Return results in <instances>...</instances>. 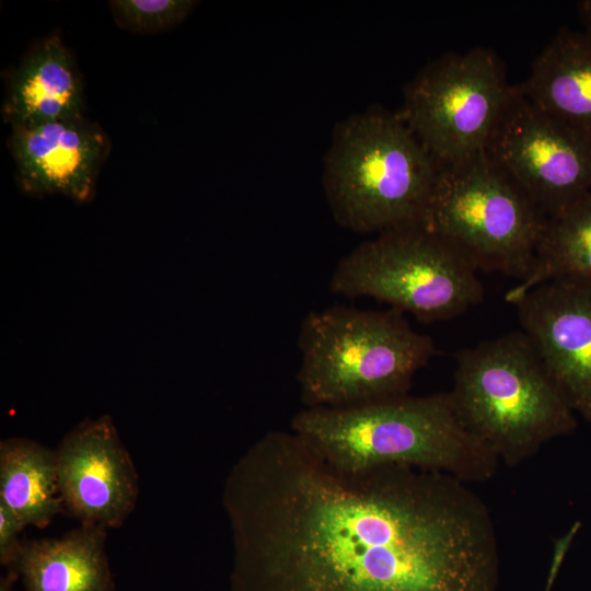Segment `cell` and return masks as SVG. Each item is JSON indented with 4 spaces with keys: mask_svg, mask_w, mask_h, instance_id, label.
<instances>
[{
    "mask_svg": "<svg viewBox=\"0 0 591 591\" xmlns=\"http://www.w3.org/2000/svg\"><path fill=\"white\" fill-rule=\"evenodd\" d=\"M298 347L305 407H348L408 394L414 375L437 354L403 312L332 306L302 321Z\"/></svg>",
    "mask_w": 591,
    "mask_h": 591,
    "instance_id": "obj_4",
    "label": "cell"
},
{
    "mask_svg": "<svg viewBox=\"0 0 591 591\" xmlns=\"http://www.w3.org/2000/svg\"><path fill=\"white\" fill-rule=\"evenodd\" d=\"M517 85L543 111L591 134V30L560 28Z\"/></svg>",
    "mask_w": 591,
    "mask_h": 591,
    "instance_id": "obj_15",
    "label": "cell"
},
{
    "mask_svg": "<svg viewBox=\"0 0 591 591\" xmlns=\"http://www.w3.org/2000/svg\"><path fill=\"white\" fill-rule=\"evenodd\" d=\"M65 512L81 524L119 528L138 498V475L109 416L85 419L55 451Z\"/></svg>",
    "mask_w": 591,
    "mask_h": 591,
    "instance_id": "obj_10",
    "label": "cell"
},
{
    "mask_svg": "<svg viewBox=\"0 0 591 591\" xmlns=\"http://www.w3.org/2000/svg\"><path fill=\"white\" fill-rule=\"evenodd\" d=\"M560 278L591 281V193L546 219L532 266L506 293L513 303L531 289Z\"/></svg>",
    "mask_w": 591,
    "mask_h": 591,
    "instance_id": "obj_17",
    "label": "cell"
},
{
    "mask_svg": "<svg viewBox=\"0 0 591 591\" xmlns=\"http://www.w3.org/2000/svg\"><path fill=\"white\" fill-rule=\"evenodd\" d=\"M512 304L567 402L591 422V281L551 280Z\"/></svg>",
    "mask_w": 591,
    "mask_h": 591,
    "instance_id": "obj_11",
    "label": "cell"
},
{
    "mask_svg": "<svg viewBox=\"0 0 591 591\" xmlns=\"http://www.w3.org/2000/svg\"><path fill=\"white\" fill-rule=\"evenodd\" d=\"M8 146L24 193L61 194L79 204L93 198L111 150L106 132L84 115L11 127Z\"/></svg>",
    "mask_w": 591,
    "mask_h": 591,
    "instance_id": "obj_12",
    "label": "cell"
},
{
    "mask_svg": "<svg viewBox=\"0 0 591 591\" xmlns=\"http://www.w3.org/2000/svg\"><path fill=\"white\" fill-rule=\"evenodd\" d=\"M577 8L584 28L591 30V0L578 2Z\"/></svg>",
    "mask_w": 591,
    "mask_h": 591,
    "instance_id": "obj_20",
    "label": "cell"
},
{
    "mask_svg": "<svg viewBox=\"0 0 591 591\" xmlns=\"http://www.w3.org/2000/svg\"><path fill=\"white\" fill-rule=\"evenodd\" d=\"M475 264L419 224L379 233L338 263L331 291L369 297L430 323L456 317L484 299Z\"/></svg>",
    "mask_w": 591,
    "mask_h": 591,
    "instance_id": "obj_7",
    "label": "cell"
},
{
    "mask_svg": "<svg viewBox=\"0 0 591 591\" xmlns=\"http://www.w3.org/2000/svg\"><path fill=\"white\" fill-rule=\"evenodd\" d=\"M291 431L331 466L362 473L405 465L466 484L489 480L499 460L460 419L450 392L348 407H305Z\"/></svg>",
    "mask_w": 591,
    "mask_h": 591,
    "instance_id": "obj_2",
    "label": "cell"
},
{
    "mask_svg": "<svg viewBox=\"0 0 591 591\" xmlns=\"http://www.w3.org/2000/svg\"><path fill=\"white\" fill-rule=\"evenodd\" d=\"M0 501L26 525L44 529L65 512L55 451L27 438L0 443Z\"/></svg>",
    "mask_w": 591,
    "mask_h": 591,
    "instance_id": "obj_16",
    "label": "cell"
},
{
    "mask_svg": "<svg viewBox=\"0 0 591 591\" xmlns=\"http://www.w3.org/2000/svg\"><path fill=\"white\" fill-rule=\"evenodd\" d=\"M438 169L398 113L373 106L335 127L324 187L340 225L381 233L420 222Z\"/></svg>",
    "mask_w": 591,
    "mask_h": 591,
    "instance_id": "obj_5",
    "label": "cell"
},
{
    "mask_svg": "<svg viewBox=\"0 0 591 591\" xmlns=\"http://www.w3.org/2000/svg\"><path fill=\"white\" fill-rule=\"evenodd\" d=\"M106 531L81 524L61 537L26 541L11 568L25 591H114Z\"/></svg>",
    "mask_w": 591,
    "mask_h": 591,
    "instance_id": "obj_14",
    "label": "cell"
},
{
    "mask_svg": "<svg viewBox=\"0 0 591 591\" xmlns=\"http://www.w3.org/2000/svg\"><path fill=\"white\" fill-rule=\"evenodd\" d=\"M485 151L546 218L591 193V134L543 111L517 84Z\"/></svg>",
    "mask_w": 591,
    "mask_h": 591,
    "instance_id": "obj_9",
    "label": "cell"
},
{
    "mask_svg": "<svg viewBox=\"0 0 591 591\" xmlns=\"http://www.w3.org/2000/svg\"><path fill=\"white\" fill-rule=\"evenodd\" d=\"M546 219L484 151L439 166L418 224L459 247L478 270L520 281Z\"/></svg>",
    "mask_w": 591,
    "mask_h": 591,
    "instance_id": "obj_6",
    "label": "cell"
},
{
    "mask_svg": "<svg viewBox=\"0 0 591 591\" xmlns=\"http://www.w3.org/2000/svg\"><path fill=\"white\" fill-rule=\"evenodd\" d=\"M223 502L231 591H496L499 548L483 499L442 472H341L292 431L233 466Z\"/></svg>",
    "mask_w": 591,
    "mask_h": 591,
    "instance_id": "obj_1",
    "label": "cell"
},
{
    "mask_svg": "<svg viewBox=\"0 0 591 591\" xmlns=\"http://www.w3.org/2000/svg\"><path fill=\"white\" fill-rule=\"evenodd\" d=\"M512 86L494 50L451 51L406 84L398 114L439 166L452 164L486 150Z\"/></svg>",
    "mask_w": 591,
    "mask_h": 591,
    "instance_id": "obj_8",
    "label": "cell"
},
{
    "mask_svg": "<svg viewBox=\"0 0 591 591\" xmlns=\"http://www.w3.org/2000/svg\"><path fill=\"white\" fill-rule=\"evenodd\" d=\"M455 363V410L499 462L518 466L577 428L576 413L522 331L462 349Z\"/></svg>",
    "mask_w": 591,
    "mask_h": 591,
    "instance_id": "obj_3",
    "label": "cell"
},
{
    "mask_svg": "<svg viewBox=\"0 0 591 591\" xmlns=\"http://www.w3.org/2000/svg\"><path fill=\"white\" fill-rule=\"evenodd\" d=\"M19 578L13 568H9L7 573L0 579V591H14V582Z\"/></svg>",
    "mask_w": 591,
    "mask_h": 591,
    "instance_id": "obj_21",
    "label": "cell"
},
{
    "mask_svg": "<svg viewBox=\"0 0 591 591\" xmlns=\"http://www.w3.org/2000/svg\"><path fill=\"white\" fill-rule=\"evenodd\" d=\"M25 526L14 513L0 501V563L11 568L16 563L23 543L19 535Z\"/></svg>",
    "mask_w": 591,
    "mask_h": 591,
    "instance_id": "obj_19",
    "label": "cell"
},
{
    "mask_svg": "<svg viewBox=\"0 0 591 591\" xmlns=\"http://www.w3.org/2000/svg\"><path fill=\"white\" fill-rule=\"evenodd\" d=\"M196 3L190 0H114L109 8L121 28L151 34L182 22Z\"/></svg>",
    "mask_w": 591,
    "mask_h": 591,
    "instance_id": "obj_18",
    "label": "cell"
},
{
    "mask_svg": "<svg viewBox=\"0 0 591 591\" xmlns=\"http://www.w3.org/2000/svg\"><path fill=\"white\" fill-rule=\"evenodd\" d=\"M2 115L11 127L84 115L80 73L58 34L36 42L11 71Z\"/></svg>",
    "mask_w": 591,
    "mask_h": 591,
    "instance_id": "obj_13",
    "label": "cell"
}]
</instances>
